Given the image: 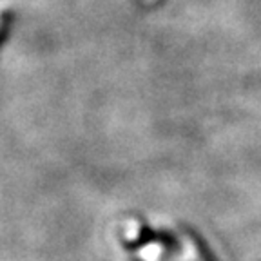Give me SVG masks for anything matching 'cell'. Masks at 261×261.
Instances as JSON below:
<instances>
[]
</instances>
